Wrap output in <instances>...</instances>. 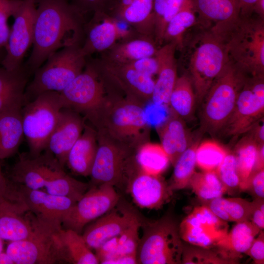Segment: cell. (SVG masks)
Wrapping results in <instances>:
<instances>
[{
  "mask_svg": "<svg viewBox=\"0 0 264 264\" xmlns=\"http://www.w3.org/2000/svg\"><path fill=\"white\" fill-rule=\"evenodd\" d=\"M32 49L24 65L34 74L55 52L78 44L82 33L81 12L65 0H35Z\"/></svg>",
  "mask_w": 264,
  "mask_h": 264,
  "instance_id": "1",
  "label": "cell"
},
{
  "mask_svg": "<svg viewBox=\"0 0 264 264\" xmlns=\"http://www.w3.org/2000/svg\"><path fill=\"white\" fill-rule=\"evenodd\" d=\"M86 120L97 133L135 151L149 141L150 127L144 105L129 97L106 95Z\"/></svg>",
  "mask_w": 264,
  "mask_h": 264,
  "instance_id": "2",
  "label": "cell"
},
{
  "mask_svg": "<svg viewBox=\"0 0 264 264\" xmlns=\"http://www.w3.org/2000/svg\"><path fill=\"white\" fill-rule=\"evenodd\" d=\"M263 20L240 16L212 27L221 38L230 60L253 77L264 74Z\"/></svg>",
  "mask_w": 264,
  "mask_h": 264,
  "instance_id": "3",
  "label": "cell"
},
{
  "mask_svg": "<svg viewBox=\"0 0 264 264\" xmlns=\"http://www.w3.org/2000/svg\"><path fill=\"white\" fill-rule=\"evenodd\" d=\"M32 231L26 239L9 242L6 252L15 264H66L63 240L64 229L60 220L32 214Z\"/></svg>",
  "mask_w": 264,
  "mask_h": 264,
  "instance_id": "4",
  "label": "cell"
},
{
  "mask_svg": "<svg viewBox=\"0 0 264 264\" xmlns=\"http://www.w3.org/2000/svg\"><path fill=\"white\" fill-rule=\"evenodd\" d=\"M248 74L230 60L216 78L203 102L201 130L215 135L231 115Z\"/></svg>",
  "mask_w": 264,
  "mask_h": 264,
  "instance_id": "5",
  "label": "cell"
},
{
  "mask_svg": "<svg viewBox=\"0 0 264 264\" xmlns=\"http://www.w3.org/2000/svg\"><path fill=\"white\" fill-rule=\"evenodd\" d=\"M87 56L78 44L64 47L51 54L34 73L25 91V103L45 91H62L82 71Z\"/></svg>",
  "mask_w": 264,
  "mask_h": 264,
  "instance_id": "6",
  "label": "cell"
},
{
  "mask_svg": "<svg viewBox=\"0 0 264 264\" xmlns=\"http://www.w3.org/2000/svg\"><path fill=\"white\" fill-rule=\"evenodd\" d=\"M64 108L60 92H42L25 103L22 110L23 134L32 156L45 151Z\"/></svg>",
  "mask_w": 264,
  "mask_h": 264,
  "instance_id": "7",
  "label": "cell"
},
{
  "mask_svg": "<svg viewBox=\"0 0 264 264\" xmlns=\"http://www.w3.org/2000/svg\"><path fill=\"white\" fill-rule=\"evenodd\" d=\"M137 250V264H181L184 245L178 225L171 217L165 216L143 225Z\"/></svg>",
  "mask_w": 264,
  "mask_h": 264,
  "instance_id": "8",
  "label": "cell"
},
{
  "mask_svg": "<svg viewBox=\"0 0 264 264\" xmlns=\"http://www.w3.org/2000/svg\"><path fill=\"white\" fill-rule=\"evenodd\" d=\"M198 41L190 57L189 69L196 102L201 104L230 59L221 38L212 28Z\"/></svg>",
  "mask_w": 264,
  "mask_h": 264,
  "instance_id": "9",
  "label": "cell"
},
{
  "mask_svg": "<svg viewBox=\"0 0 264 264\" xmlns=\"http://www.w3.org/2000/svg\"><path fill=\"white\" fill-rule=\"evenodd\" d=\"M97 149L89 176L92 186H116L128 181L136 168L135 151L97 133Z\"/></svg>",
  "mask_w": 264,
  "mask_h": 264,
  "instance_id": "10",
  "label": "cell"
},
{
  "mask_svg": "<svg viewBox=\"0 0 264 264\" xmlns=\"http://www.w3.org/2000/svg\"><path fill=\"white\" fill-rule=\"evenodd\" d=\"M66 174L55 156L46 150L36 156L28 153L21 154L12 167L9 176L15 184L44 191Z\"/></svg>",
  "mask_w": 264,
  "mask_h": 264,
  "instance_id": "11",
  "label": "cell"
},
{
  "mask_svg": "<svg viewBox=\"0 0 264 264\" xmlns=\"http://www.w3.org/2000/svg\"><path fill=\"white\" fill-rule=\"evenodd\" d=\"M64 108L87 119L106 98L104 82L96 67L87 62L82 72L60 92Z\"/></svg>",
  "mask_w": 264,
  "mask_h": 264,
  "instance_id": "12",
  "label": "cell"
},
{
  "mask_svg": "<svg viewBox=\"0 0 264 264\" xmlns=\"http://www.w3.org/2000/svg\"><path fill=\"white\" fill-rule=\"evenodd\" d=\"M264 77H248L238 95L233 111L220 132L227 136L248 132L264 118Z\"/></svg>",
  "mask_w": 264,
  "mask_h": 264,
  "instance_id": "13",
  "label": "cell"
},
{
  "mask_svg": "<svg viewBox=\"0 0 264 264\" xmlns=\"http://www.w3.org/2000/svg\"><path fill=\"white\" fill-rule=\"evenodd\" d=\"M119 199L120 195L113 185L92 186L76 201L63 219L62 226L81 234L89 223L113 209Z\"/></svg>",
  "mask_w": 264,
  "mask_h": 264,
  "instance_id": "14",
  "label": "cell"
},
{
  "mask_svg": "<svg viewBox=\"0 0 264 264\" xmlns=\"http://www.w3.org/2000/svg\"><path fill=\"white\" fill-rule=\"evenodd\" d=\"M36 13L35 0H20L12 16L14 21L1 64L4 68L13 70L23 65L25 54L32 45Z\"/></svg>",
  "mask_w": 264,
  "mask_h": 264,
  "instance_id": "15",
  "label": "cell"
},
{
  "mask_svg": "<svg viewBox=\"0 0 264 264\" xmlns=\"http://www.w3.org/2000/svg\"><path fill=\"white\" fill-rule=\"evenodd\" d=\"M182 241L191 245L215 248L228 232V224L204 205L196 207L178 225Z\"/></svg>",
  "mask_w": 264,
  "mask_h": 264,
  "instance_id": "16",
  "label": "cell"
},
{
  "mask_svg": "<svg viewBox=\"0 0 264 264\" xmlns=\"http://www.w3.org/2000/svg\"><path fill=\"white\" fill-rule=\"evenodd\" d=\"M128 188L134 203L149 209L160 208L170 199L173 191L160 176L149 175L137 167L128 181Z\"/></svg>",
  "mask_w": 264,
  "mask_h": 264,
  "instance_id": "17",
  "label": "cell"
},
{
  "mask_svg": "<svg viewBox=\"0 0 264 264\" xmlns=\"http://www.w3.org/2000/svg\"><path fill=\"white\" fill-rule=\"evenodd\" d=\"M85 120L81 114L70 109L63 108L61 110L46 150L55 156L63 167L69 151L83 131Z\"/></svg>",
  "mask_w": 264,
  "mask_h": 264,
  "instance_id": "18",
  "label": "cell"
},
{
  "mask_svg": "<svg viewBox=\"0 0 264 264\" xmlns=\"http://www.w3.org/2000/svg\"><path fill=\"white\" fill-rule=\"evenodd\" d=\"M32 214L20 198L0 195V238L9 242L28 238L32 231Z\"/></svg>",
  "mask_w": 264,
  "mask_h": 264,
  "instance_id": "19",
  "label": "cell"
},
{
  "mask_svg": "<svg viewBox=\"0 0 264 264\" xmlns=\"http://www.w3.org/2000/svg\"><path fill=\"white\" fill-rule=\"evenodd\" d=\"M107 77L123 93L143 104L151 100L155 81L153 77L142 74L126 64L111 62L105 67Z\"/></svg>",
  "mask_w": 264,
  "mask_h": 264,
  "instance_id": "20",
  "label": "cell"
},
{
  "mask_svg": "<svg viewBox=\"0 0 264 264\" xmlns=\"http://www.w3.org/2000/svg\"><path fill=\"white\" fill-rule=\"evenodd\" d=\"M91 22L85 28L86 39L81 49L87 57L95 52H100L114 46L116 41L128 37L129 31L121 28L108 14L94 13Z\"/></svg>",
  "mask_w": 264,
  "mask_h": 264,
  "instance_id": "21",
  "label": "cell"
},
{
  "mask_svg": "<svg viewBox=\"0 0 264 264\" xmlns=\"http://www.w3.org/2000/svg\"><path fill=\"white\" fill-rule=\"evenodd\" d=\"M139 219L132 211L113 208L88 225L82 235L88 246L95 250L108 240L118 236Z\"/></svg>",
  "mask_w": 264,
  "mask_h": 264,
  "instance_id": "22",
  "label": "cell"
},
{
  "mask_svg": "<svg viewBox=\"0 0 264 264\" xmlns=\"http://www.w3.org/2000/svg\"><path fill=\"white\" fill-rule=\"evenodd\" d=\"M15 184L19 198L25 203L30 211L41 217L58 220L62 222L76 202L67 197L51 195L43 190L30 189L22 185Z\"/></svg>",
  "mask_w": 264,
  "mask_h": 264,
  "instance_id": "23",
  "label": "cell"
},
{
  "mask_svg": "<svg viewBox=\"0 0 264 264\" xmlns=\"http://www.w3.org/2000/svg\"><path fill=\"white\" fill-rule=\"evenodd\" d=\"M176 45L168 43L158 49L155 57L158 62L157 78L151 98L158 106H168L171 94L178 78L175 58Z\"/></svg>",
  "mask_w": 264,
  "mask_h": 264,
  "instance_id": "24",
  "label": "cell"
},
{
  "mask_svg": "<svg viewBox=\"0 0 264 264\" xmlns=\"http://www.w3.org/2000/svg\"><path fill=\"white\" fill-rule=\"evenodd\" d=\"M30 74L24 65L13 70L0 65V113L23 107Z\"/></svg>",
  "mask_w": 264,
  "mask_h": 264,
  "instance_id": "25",
  "label": "cell"
},
{
  "mask_svg": "<svg viewBox=\"0 0 264 264\" xmlns=\"http://www.w3.org/2000/svg\"><path fill=\"white\" fill-rule=\"evenodd\" d=\"M97 145L95 129L90 124L86 123L81 135L68 154L66 165L76 174L89 176Z\"/></svg>",
  "mask_w": 264,
  "mask_h": 264,
  "instance_id": "26",
  "label": "cell"
},
{
  "mask_svg": "<svg viewBox=\"0 0 264 264\" xmlns=\"http://www.w3.org/2000/svg\"><path fill=\"white\" fill-rule=\"evenodd\" d=\"M161 145L174 166L180 155L193 143L184 120L172 113L157 128Z\"/></svg>",
  "mask_w": 264,
  "mask_h": 264,
  "instance_id": "27",
  "label": "cell"
},
{
  "mask_svg": "<svg viewBox=\"0 0 264 264\" xmlns=\"http://www.w3.org/2000/svg\"><path fill=\"white\" fill-rule=\"evenodd\" d=\"M22 108L0 113V160L16 153L22 141Z\"/></svg>",
  "mask_w": 264,
  "mask_h": 264,
  "instance_id": "28",
  "label": "cell"
},
{
  "mask_svg": "<svg viewBox=\"0 0 264 264\" xmlns=\"http://www.w3.org/2000/svg\"><path fill=\"white\" fill-rule=\"evenodd\" d=\"M260 230L250 220L236 222L215 248L236 260L248 250Z\"/></svg>",
  "mask_w": 264,
  "mask_h": 264,
  "instance_id": "29",
  "label": "cell"
},
{
  "mask_svg": "<svg viewBox=\"0 0 264 264\" xmlns=\"http://www.w3.org/2000/svg\"><path fill=\"white\" fill-rule=\"evenodd\" d=\"M154 0H117L115 15L121 20L134 26L139 31L154 26L153 8Z\"/></svg>",
  "mask_w": 264,
  "mask_h": 264,
  "instance_id": "30",
  "label": "cell"
},
{
  "mask_svg": "<svg viewBox=\"0 0 264 264\" xmlns=\"http://www.w3.org/2000/svg\"><path fill=\"white\" fill-rule=\"evenodd\" d=\"M134 159L137 168L145 173L159 176L170 161L161 144L147 141L136 149Z\"/></svg>",
  "mask_w": 264,
  "mask_h": 264,
  "instance_id": "31",
  "label": "cell"
},
{
  "mask_svg": "<svg viewBox=\"0 0 264 264\" xmlns=\"http://www.w3.org/2000/svg\"><path fill=\"white\" fill-rule=\"evenodd\" d=\"M203 202L214 214L224 221L238 222L249 220L251 201L240 198L220 197Z\"/></svg>",
  "mask_w": 264,
  "mask_h": 264,
  "instance_id": "32",
  "label": "cell"
},
{
  "mask_svg": "<svg viewBox=\"0 0 264 264\" xmlns=\"http://www.w3.org/2000/svg\"><path fill=\"white\" fill-rule=\"evenodd\" d=\"M196 102L190 77L186 75L178 77L171 94L168 105L172 113L183 120L188 119L194 113Z\"/></svg>",
  "mask_w": 264,
  "mask_h": 264,
  "instance_id": "33",
  "label": "cell"
},
{
  "mask_svg": "<svg viewBox=\"0 0 264 264\" xmlns=\"http://www.w3.org/2000/svg\"><path fill=\"white\" fill-rule=\"evenodd\" d=\"M196 12L216 23L234 21L240 16L237 0H192Z\"/></svg>",
  "mask_w": 264,
  "mask_h": 264,
  "instance_id": "34",
  "label": "cell"
},
{
  "mask_svg": "<svg viewBox=\"0 0 264 264\" xmlns=\"http://www.w3.org/2000/svg\"><path fill=\"white\" fill-rule=\"evenodd\" d=\"M110 62L127 64L143 58L154 56L158 49L148 39H139L125 42L111 48Z\"/></svg>",
  "mask_w": 264,
  "mask_h": 264,
  "instance_id": "35",
  "label": "cell"
},
{
  "mask_svg": "<svg viewBox=\"0 0 264 264\" xmlns=\"http://www.w3.org/2000/svg\"><path fill=\"white\" fill-rule=\"evenodd\" d=\"M196 12L193 0H185L167 24L163 40L174 43L177 47L182 46L184 33L196 22Z\"/></svg>",
  "mask_w": 264,
  "mask_h": 264,
  "instance_id": "36",
  "label": "cell"
},
{
  "mask_svg": "<svg viewBox=\"0 0 264 264\" xmlns=\"http://www.w3.org/2000/svg\"><path fill=\"white\" fill-rule=\"evenodd\" d=\"M63 240L68 264H100L81 234L71 229H64Z\"/></svg>",
  "mask_w": 264,
  "mask_h": 264,
  "instance_id": "37",
  "label": "cell"
},
{
  "mask_svg": "<svg viewBox=\"0 0 264 264\" xmlns=\"http://www.w3.org/2000/svg\"><path fill=\"white\" fill-rule=\"evenodd\" d=\"M198 143V140L194 141L180 155L174 165L171 180L168 184L173 191L189 186L190 179L195 173L196 151Z\"/></svg>",
  "mask_w": 264,
  "mask_h": 264,
  "instance_id": "38",
  "label": "cell"
},
{
  "mask_svg": "<svg viewBox=\"0 0 264 264\" xmlns=\"http://www.w3.org/2000/svg\"><path fill=\"white\" fill-rule=\"evenodd\" d=\"M189 186L203 201L222 197L227 193L215 171L195 172L190 179Z\"/></svg>",
  "mask_w": 264,
  "mask_h": 264,
  "instance_id": "39",
  "label": "cell"
},
{
  "mask_svg": "<svg viewBox=\"0 0 264 264\" xmlns=\"http://www.w3.org/2000/svg\"><path fill=\"white\" fill-rule=\"evenodd\" d=\"M258 145L249 135L243 137L236 145L234 154L240 179V190L244 191L249 176L253 172Z\"/></svg>",
  "mask_w": 264,
  "mask_h": 264,
  "instance_id": "40",
  "label": "cell"
},
{
  "mask_svg": "<svg viewBox=\"0 0 264 264\" xmlns=\"http://www.w3.org/2000/svg\"><path fill=\"white\" fill-rule=\"evenodd\" d=\"M238 260L233 259L217 248H205L192 245L184 246L181 264H234Z\"/></svg>",
  "mask_w": 264,
  "mask_h": 264,
  "instance_id": "41",
  "label": "cell"
},
{
  "mask_svg": "<svg viewBox=\"0 0 264 264\" xmlns=\"http://www.w3.org/2000/svg\"><path fill=\"white\" fill-rule=\"evenodd\" d=\"M229 152L215 140L198 144L196 151V165L202 171H216Z\"/></svg>",
  "mask_w": 264,
  "mask_h": 264,
  "instance_id": "42",
  "label": "cell"
},
{
  "mask_svg": "<svg viewBox=\"0 0 264 264\" xmlns=\"http://www.w3.org/2000/svg\"><path fill=\"white\" fill-rule=\"evenodd\" d=\"M215 171L227 192L240 190V179L234 154L228 152Z\"/></svg>",
  "mask_w": 264,
  "mask_h": 264,
  "instance_id": "43",
  "label": "cell"
},
{
  "mask_svg": "<svg viewBox=\"0 0 264 264\" xmlns=\"http://www.w3.org/2000/svg\"><path fill=\"white\" fill-rule=\"evenodd\" d=\"M141 226V221L139 219L118 236L117 251L114 257L119 255L137 254L140 240L139 230Z\"/></svg>",
  "mask_w": 264,
  "mask_h": 264,
  "instance_id": "44",
  "label": "cell"
},
{
  "mask_svg": "<svg viewBox=\"0 0 264 264\" xmlns=\"http://www.w3.org/2000/svg\"><path fill=\"white\" fill-rule=\"evenodd\" d=\"M21 0H0V47L5 48L8 43L10 28L7 22Z\"/></svg>",
  "mask_w": 264,
  "mask_h": 264,
  "instance_id": "45",
  "label": "cell"
},
{
  "mask_svg": "<svg viewBox=\"0 0 264 264\" xmlns=\"http://www.w3.org/2000/svg\"><path fill=\"white\" fill-rule=\"evenodd\" d=\"M82 14L88 12L109 13L116 0H65Z\"/></svg>",
  "mask_w": 264,
  "mask_h": 264,
  "instance_id": "46",
  "label": "cell"
},
{
  "mask_svg": "<svg viewBox=\"0 0 264 264\" xmlns=\"http://www.w3.org/2000/svg\"><path fill=\"white\" fill-rule=\"evenodd\" d=\"M244 191H248L254 198H264V169L251 173Z\"/></svg>",
  "mask_w": 264,
  "mask_h": 264,
  "instance_id": "47",
  "label": "cell"
},
{
  "mask_svg": "<svg viewBox=\"0 0 264 264\" xmlns=\"http://www.w3.org/2000/svg\"><path fill=\"white\" fill-rule=\"evenodd\" d=\"M185 0H167L164 16L161 24L155 32L156 39L161 42L163 41V36L167 24L174 15L180 9Z\"/></svg>",
  "mask_w": 264,
  "mask_h": 264,
  "instance_id": "48",
  "label": "cell"
},
{
  "mask_svg": "<svg viewBox=\"0 0 264 264\" xmlns=\"http://www.w3.org/2000/svg\"><path fill=\"white\" fill-rule=\"evenodd\" d=\"M126 64L137 71L151 77L157 74L158 65L155 56L143 58Z\"/></svg>",
  "mask_w": 264,
  "mask_h": 264,
  "instance_id": "49",
  "label": "cell"
},
{
  "mask_svg": "<svg viewBox=\"0 0 264 264\" xmlns=\"http://www.w3.org/2000/svg\"><path fill=\"white\" fill-rule=\"evenodd\" d=\"M255 264H264V232L260 231L251 245L245 252Z\"/></svg>",
  "mask_w": 264,
  "mask_h": 264,
  "instance_id": "50",
  "label": "cell"
},
{
  "mask_svg": "<svg viewBox=\"0 0 264 264\" xmlns=\"http://www.w3.org/2000/svg\"><path fill=\"white\" fill-rule=\"evenodd\" d=\"M118 236L111 238L105 242L95 249V255L99 263L102 264L105 261L114 257L117 253Z\"/></svg>",
  "mask_w": 264,
  "mask_h": 264,
  "instance_id": "51",
  "label": "cell"
},
{
  "mask_svg": "<svg viewBox=\"0 0 264 264\" xmlns=\"http://www.w3.org/2000/svg\"><path fill=\"white\" fill-rule=\"evenodd\" d=\"M251 210L248 220L260 230H264V200L263 198H254L251 201Z\"/></svg>",
  "mask_w": 264,
  "mask_h": 264,
  "instance_id": "52",
  "label": "cell"
},
{
  "mask_svg": "<svg viewBox=\"0 0 264 264\" xmlns=\"http://www.w3.org/2000/svg\"><path fill=\"white\" fill-rule=\"evenodd\" d=\"M167 0H154L153 15L155 32L159 27L164 16Z\"/></svg>",
  "mask_w": 264,
  "mask_h": 264,
  "instance_id": "53",
  "label": "cell"
},
{
  "mask_svg": "<svg viewBox=\"0 0 264 264\" xmlns=\"http://www.w3.org/2000/svg\"><path fill=\"white\" fill-rule=\"evenodd\" d=\"M15 189V185L4 176L0 163V195L9 198Z\"/></svg>",
  "mask_w": 264,
  "mask_h": 264,
  "instance_id": "54",
  "label": "cell"
},
{
  "mask_svg": "<svg viewBox=\"0 0 264 264\" xmlns=\"http://www.w3.org/2000/svg\"><path fill=\"white\" fill-rule=\"evenodd\" d=\"M248 132V134L258 144H264V118L258 121Z\"/></svg>",
  "mask_w": 264,
  "mask_h": 264,
  "instance_id": "55",
  "label": "cell"
},
{
  "mask_svg": "<svg viewBox=\"0 0 264 264\" xmlns=\"http://www.w3.org/2000/svg\"><path fill=\"white\" fill-rule=\"evenodd\" d=\"M137 264V254L115 256L108 260L102 264Z\"/></svg>",
  "mask_w": 264,
  "mask_h": 264,
  "instance_id": "56",
  "label": "cell"
},
{
  "mask_svg": "<svg viewBox=\"0 0 264 264\" xmlns=\"http://www.w3.org/2000/svg\"><path fill=\"white\" fill-rule=\"evenodd\" d=\"M258 0H237L241 16H250L253 13V7Z\"/></svg>",
  "mask_w": 264,
  "mask_h": 264,
  "instance_id": "57",
  "label": "cell"
},
{
  "mask_svg": "<svg viewBox=\"0 0 264 264\" xmlns=\"http://www.w3.org/2000/svg\"><path fill=\"white\" fill-rule=\"evenodd\" d=\"M262 169H264V144L258 145L253 171Z\"/></svg>",
  "mask_w": 264,
  "mask_h": 264,
  "instance_id": "58",
  "label": "cell"
},
{
  "mask_svg": "<svg viewBox=\"0 0 264 264\" xmlns=\"http://www.w3.org/2000/svg\"><path fill=\"white\" fill-rule=\"evenodd\" d=\"M253 12L256 13L260 18L264 19V0H258L255 4Z\"/></svg>",
  "mask_w": 264,
  "mask_h": 264,
  "instance_id": "59",
  "label": "cell"
},
{
  "mask_svg": "<svg viewBox=\"0 0 264 264\" xmlns=\"http://www.w3.org/2000/svg\"><path fill=\"white\" fill-rule=\"evenodd\" d=\"M0 264H15L14 262L6 251L0 252Z\"/></svg>",
  "mask_w": 264,
  "mask_h": 264,
  "instance_id": "60",
  "label": "cell"
},
{
  "mask_svg": "<svg viewBox=\"0 0 264 264\" xmlns=\"http://www.w3.org/2000/svg\"><path fill=\"white\" fill-rule=\"evenodd\" d=\"M6 50L5 48L0 47V65L5 56Z\"/></svg>",
  "mask_w": 264,
  "mask_h": 264,
  "instance_id": "61",
  "label": "cell"
},
{
  "mask_svg": "<svg viewBox=\"0 0 264 264\" xmlns=\"http://www.w3.org/2000/svg\"><path fill=\"white\" fill-rule=\"evenodd\" d=\"M3 251V240L0 238V252Z\"/></svg>",
  "mask_w": 264,
  "mask_h": 264,
  "instance_id": "62",
  "label": "cell"
}]
</instances>
